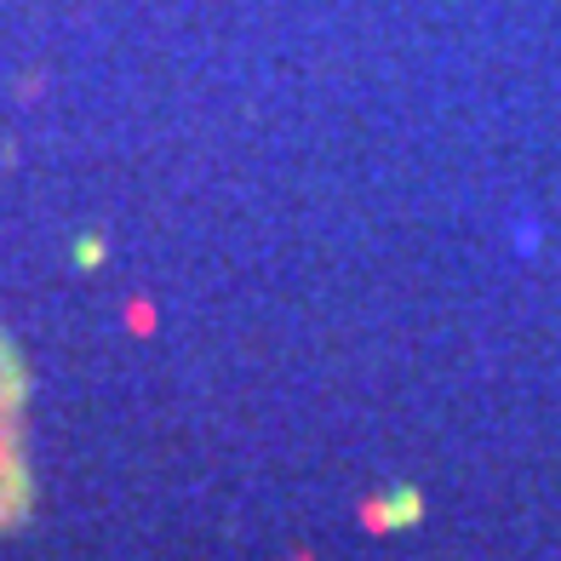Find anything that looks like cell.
Here are the masks:
<instances>
[{"instance_id": "obj_1", "label": "cell", "mask_w": 561, "mask_h": 561, "mask_svg": "<svg viewBox=\"0 0 561 561\" xmlns=\"http://www.w3.org/2000/svg\"><path fill=\"white\" fill-rule=\"evenodd\" d=\"M30 510V465H23V367L0 339V533Z\"/></svg>"}]
</instances>
